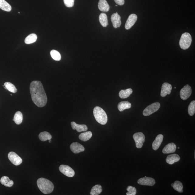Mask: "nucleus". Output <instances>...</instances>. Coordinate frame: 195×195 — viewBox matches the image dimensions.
Masks as SVG:
<instances>
[{"instance_id": "nucleus-6", "label": "nucleus", "mask_w": 195, "mask_h": 195, "mask_svg": "<svg viewBox=\"0 0 195 195\" xmlns=\"http://www.w3.org/2000/svg\"><path fill=\"white\" fill-rule=\"evenodd\" d=\"M133 138L135 141L137 148H142L145 139L143 133L142 132L135 133L133 135Z\"/></svg>"}, {"instance_id": "nucleus-18", "label": "nucleus", "mask_w": 195, "mask_h": 195, "mask_svg": "<svg viewBox=\"0 0 195 195\" xmlns=\"http://www.w3.org/2000/svg\"><path fill=\"white\" fill-rule=\"evenodd\" d=\"M180 160V157L178 155L173 154L168 156L166 158V161L167 163L172 165L175 162H179Z\"/></svg>"}, {"instance_id": "nucleus-20", "label": "nucleus", "mask_w": 195, "mask_h": 195, "mask_svg": "<svg viewBox=\"0 0 195 195\" xmlns=\"http://www.w3.org/2000/svg\"><path fill=\"white\" fill-rule=\"evenodd\" d=\"M131 104L128 101H123L120 102L118 104V108L120 112L123 111L125 109L131 108Z\"/></svg>"}, {"instance_id": "nucleus-24", "label": "nucleus", "mask_w": 195, "mask_h": 195, "mask_svg": "<svg viewBox=\"0 0 195 195\" xmlns=\"http://www.w3.org/2000/svg\"><path fill=\"white\" fill-rule=\"evenodd\" d=\"M132 93V90L131 88L125 90H122L120 91L119 96L121 98L125 99L129 97Z\"/></svg>"}, {"instance_id": "nucleus-22", "label": "nucleus", "mask_w": 195, "mask_h": 195, "mask_svg": "<svg viewBox=\"0 0 195 195\" xmlns=\"http://www.w3.org/2000/svg\"><path fill=\"white\" fill-rule=\"evenodd\" d=\"M0 9L7 12H10L12 9V7L5 0H0Z\"/></svg>"}, {"instance_id": "nucleus-16", "label": "nucleus", "mask_w": 195, "mask_h": 195, "mask_svg": "<svg viewBox=\"0 0 195 195\" xmlns=\"http://www.w3.org/2000/svg\"><path fill=\"white\" fill-rule=\"evenodd\" d=\"M163 135L161 134L157 136L155 140L152 143L153 149L154 150L158 149L162 144V141H163Z\"/></svg>"}, {"instance_id": "nucleus-36", "label": "nucleus", "mask_w": 195, "mask_h": 195, "mask_svg": "<svg viewBox=\"0 0 195 195\" xmlns=\"http://www.w3.org/2000/svg\"><path fill=\"white\" fill-rule=\"evenodd\" d=\"M114 1L117 5H123L125 3L124 0H114Z\"/></svg>"}, {"instance_id": "nucleus-12", "label": "nucleus", "mask_w": 195, "mask_h": 195, "mask_svg": "<svg viewBox=\"0 0 195 195\" xmlns=\"http://www.w3.org/2000/svg\"><path fill=\"white\" fill-rule=\"evenodd\" d=\"M111 20L115 28L119 27L121 25V17L118 12L114 13L111 17Z\"/></svg>"}, {"instance_id": "nucleus-34", "label": "nucleus", "mask_w": 195, "mask_h": 195, "mask_svg": "<svg viewBox=\"0 0 195 195\" xmlns=\"http://www.w3.org/2000/svg\"><path fill=\"white\" fill-rule=\"evenodd\" d=\"M127 190L128 192L126 193L127 195H135L136 194V189L134 187L129 186L127 187Z\"/></svg>"}, {"instance_id": "nucleus-2", "label": "nucleus", "mask_w": 195, "mask_h": 195, "mask_svg": "<svg viewBox=\"0 0 195 195\" xmlns=\"http://www.w3.org/2000/svg\"><path fill=\"white\" fill-rule=\"evenodd\" d=\"M37 185L40 191L45 194L51 193L54 188V185L51 181L44 178L38 180Z\"/></svg>"}, {"instance_id": "nucleus-9", "label": "nucleus", "mask_w": 195, "mask_h": 195, "mask_svg": "<svg viewBox=\"0 0 195 195\" xmlns=\"http://www.w3.org/2000/svg\"><path fill=\"white\" fill-rule=\"evenodd\" d=\"M8 158L10 162L15 166H19L22 163V160L19 156L14 152H9Z\"/></svg>"}, {"instance_id": "nucleus-29", "label": "nucleus", "mask_w": 195, "mask_h": 195, "mask_svg": "<svg viewBox=\"0 0 195 195\" xmlns=\"http://www.w3.org/2000/svg\"><path fill=\"white\" fill-rule=\"evenodd\" d=\"M22 120L23 116L22 113L20 111L17 112L15 115L13 121H14L17 125H20L22 123Z\"/></svg>"}, {"instance_id": "nucleus-35", "label": "nucleus", "mask_w": 195, "mask_h": 195, "mask_svg": "<svg viewBox=\"0 0 195 195\" xmlns=\"http://www.w3.org/2000/svg\"><path fill=\"white\" fill-rule=\"evenodd\" d=\"M64 5L67 7H72L74 5V0H63Z\"/></svg>"}, {"instance_id": "nucleus-13", "label": "nucleus", "mask_w": 195, "mask_h": 195, "mask_svg": "<svg viewBox=\"0 0 195 195\" xmlns=\"http://www.w3.org/2000/svg\"><path fill=\"white\" fill-rule=\"evenodd\" d=\"M172 86L169 84L164 83L162 85L160 95L162 97H165L167 95H169L171 93Z\"/></svg>"}, {"instance_id": "nucleus-30", "label": "nucleus", "mask_w": 195, "mask_h": 195, "mask_svg": "<svg viewBox=\"0 0 195 195\" xmlns=\"http://www.w3.org/2000/svg\"><path fill=\"white\" fill-rule=\"evenodd\" d=\"M5 88L9 91L13 93H16L17 91V89L15 86L9 82H5L4 84Z\"/></svg>"}, {"instance_id": "nucleus-23", "label": "nucleus", "mask_w": 195, "mask_h": 195, "mask_svg": "<svg viewBox=\"0 0 195 195\" xmlns=\"http://www.w3.org/2000/svg\"><path fill=\"white\" fill-rule=\"evenodd\" d=\"M99 21L102 26L106 27L108 25V16L106 13H101L99 16Z\"/></svg>"}, {"instance_id": "nucleus-28", "label": "nucleus", "mask_w": 195, "mask_h": 195, "mask_svg": "<svg viewBox=\"0 0 195 195\" xmlns=\"http://www.w3.org/2000/svg\"><path fill=\"white\" fill-rule=\"evenodd\" d=\"M39 138L42 141H45L52 138V136L49 132H42L39 135Z\"/></svg>"}, {"instance_id": "nucleus-3", "label": "nucleus", "mask_w": 195, "mask_h": 195, "mask_svg": "<svg viewBox=\"0 0 195 195\" xmlns=\"http://www.w3.org/2000/svg\"><path fill=\"white\" fill-rule=\"evenodd\" d=\"M93 114L95 120L102 125H105L108 122V118L105 111L100 107L97 106L94 109Z\"/></svg>"}, {"instance_id": "nucleus-5", "label": "nucleus", "mask_w": 195, "mask_h": 195, "mask_svg": "<svg viewBox=\"0 0 195 195\" xmlns=\"http://www.w3.org/2000/svg\"><path fill=\"white\" fill-rule=\"evenodd\" d=\"M160 107V103L156 102L147 107L143 111V114L145 116H149L156 112L159 109Z\"/></svg>"}, {"instance_id": "nucleus-33", "label": "nucleus", "mask_w": 195, "mask_h": 195, "mask_svg": "<svg viewBox=\"0 0 195 195\" xmlns=\"http://www.w3.org/2000/svg\"><path fill=\"white\" fill-rule=\"evenodd\" d=\"M188 114L190 116L194 115L195 113V101H193L189 104L188 108Z\"/></svg>"}, {"instance_id": "nucleus-7", "label": "nucleus", "mask_w": 195, "mask_h": 195, "mask_svg": "<svg viewBox=\"0 0 195 195\" xmlns=\"http://www.w3.org/2000/svg\"><path fill=\"white\" fill-rule=\"evenodd\" d=\"M59 170L61 173L68 177H73L75 175L74 170L68 165H60Z\"/></svg>"}, {"instance_id": "nucleus-32", "label": "nucleus", "mask_w": 195, "mask_h": 195, "mask_svg": "<svg viewBox=\"0 0 195 195\" xmlns=\"http://www.w3.org/2000/svg\"><path fill=\"white\" fill-rule=\"evenodd\" d=\"M50 54L51 57L54 60L58 61L61 60V55L58 51L55 50H51L50 52Z\"/></svg>"}, {"instance_id": "nucleus-8", "label": "nucleus", "mask_w": 195, "mask_h": 195, "mask_svg": "<svg viewBox=\"0 0 195 195\" xmlns=\"http://www.w3.org/2000/svg\"><path fill=\"white\" fill-rule=\"evenodd\" d=\"M192 90L190 85H185L180 91V96L181 99L183 100H186L192 94Z\"/></svg>"}, {"instance_id": "nucleus-19", "label": "nucleus", "mask_w": 195, "mask_h": 195, "mask_svg": "<svg viewBox=\"0 0 195 195\" xmlns=\"http://www.w3.org/2000/svg\"><path fill=\"white\" fill-rule=\"evenodd\" d=\"M71 125L72 129L74 130H76L78 132H85L87 131L88 129L87 126L85 125H79L76 124L74 121L72 122Z\"/></svg>"}, {"instance_id": "nucleus-25", "label": "nucleus", "mask_w": 195, "mask_h": 195, "mask_svg": "<svg viewBox=\"0 0 195 195\" xmlns=\"http://www.w3.org/2000/svg\"><path fill=\"white\" fill-rule=\"evenodd\" d=\"M92 136V133L91 131L86 132L82 133L79 135V138L80 140L85 142L89 140Z\"/></svg>"}, {"instance_id": "nucleus-37", "label": "nucleus", "mask_w": 195, "mask_h": 195, "mask_svg": "<svg viewBox=\"0 0 195 195\" xmlns=\"http://www.w3.org/2000/svg\"><path fill=\"white\" fill-rule=\"evenodd\" d=\"M173 183H172V184H171V186H172V187H173Z\"/></svg>"}, {"instance_id": "nucleus-14", "label": "nucleus", "mask_w": 195, "mask_h": 195, "mask_svg": "<svg viewBox=\"0 0 195 195\" xmlns=\"http://www.w3.org/2000/svg\"><path fill=\"white\" fill-rule=\"evenodd\" d=\"M70 147V150L74 154L79 153L85 150L84 146L78 142L73 143Z\"/></svg>"}, {"instance_id": "nucleus-1", "label": "nucleus", "mask_w": 195, "mask_h": 195, "mask_svg": "<svg viewBox=\"0 0 195 195\" xmlns=\"http://www.w3.org/2000/svg\"><path fill=\"white\" fill-rule=\"evenodd\" d=\"M30 91L32 101L39 108H43L46 104L47 98L43 84L39 81L31 82Z\"/></svg>"}, {"instance_id": "nucleus-11", "label": "nucleus", "mask_w": 195, "mask_h": 195, "mask_svg": "<svg viewBox=\"0 0 195 195\" xmlns=\"http://www.w3.org/2000/svg\"><path fill=\"white\" fill-rule=\"evenodd\" d=\"M137 19V16L136 14H132L129 15L125 24L126 29H130L136 22Z\"/></svg>"}, {"instance_id": "nucleus-21", "label": "nucleus", "mask_w": 195, "mask_h": 195, "mask_svg": "<svg viewBox=\"0 0 195 195\" xmlns=\"http://www.w3.org/2000/svg\"><path fill=\"white\" fill-rule=\"evenodd\" d=\"M0 181L2 184L8 187L12 186L14 184V183L12 180H10L8 177L5 176L2 177Z\"/></svg>"}, {"instance_id": "nucleus-38", "label": "nucleus", "mask_w": 195, "mask_h": 195, "mask_svg": "<svg viewBox=\"0 0 195 195\" xmlns=\"http://www.w3.org/2000/svg\"><path fill=\"white\" fill-rule=\"evenodd\" d=\"M51 142V139H50V140H49V142L50 143Z\"/></svg>"}, {"instance_id": "nucleus-17", "label": "nucleus", "mask_w": 195, "mask_h": 195, "mask_svg": "<svg viewBox=\"0 0 195 195\" xmlns=\"http://www.w3.org/2000/svg\"><path fill=\"white\" fill-rule=\"evenodd\" d=\"M98 8L101 11L104 12H108L109 11L110 7L106 0H99Z\"/></svg>"}, {"instance_id": "nucleus-26", "label": "nucleus", "mask_w": 195, "mask_h": 195, "mask_svg": "<svg viewBox=\"0 0 195 195\" xmlns=\"http://www.w3.org/2000/svg\"><path fill=\"white\" fill-rule=\"evenodd\" d=\"M37 36L36 34H31L28 36L25 40V43L27 44H30L35 43L37 41Z\"/></svg>"}, {"instance_id": "nucleus-40", "label": "nucleus", "mask_w": 195, "mask_h": 195, "mask_svg": "<svg viewBox=\"0 0 195 195\" xmlns=\"http://www.w3.org/2000/svg\"><path fill=\"white\" fill-rule=\"evenodd\" d=\"M178 149H180L179 147H178Z\"/></svg>"}, {"instance_id": "nucleus-27", "label": "nucleus", "mask_w": 195, "mask_h": 195, "mask_svg": "<svg viewBox=\"0 0 195 195\" xmlns=\"http://www.w3.org/2000/svg\"><path fill=\"white\" fill-rule=\"evenodd\" d=\"M102 186L99 185H96L92 188L90 194L91 195H98L102 192Z\"/></svg>"}, {"instance_id": "nucleus-10", "label": "nucleus", "mask_w": 195, "mask_h": 195, "mask_svg": "<svg viewBox=\"0 0 195 195\" xmlns=\"http://www.w3.org/2000/svg\"><path fill=\"white\" fill-rule=\"evenodd\" d=\"M137 182L139 185L152 186L155 184L156 181L152 178L146 177L139 179Z\"/></svg>"}, {"instance_id": "nucleus-4", "label": "nucleus", "mask_w": 195, "mask_h": 195, "mask_svg": "<svg viewBox=\"0 0 195 195\" xmlns=\"http://www.w3.org/2000/svg\"><path fill=\"white\" fill-rule=\"evenodd\" d=\"M192 42V38L190 34L188 32H185L181 35L179 45L181 49L186 50L190 47Z\"/></svg>"}, {"instance_id": "nucleus-15", "label": "nucleus", "mask_w": 195, "mask_h": 195, "mask_svg": "<svg viewBox=\"0 0 195 195\" xmlns=\"http://www.w3.org/2000/svg\"><path fill=\"white\" fill-rule=\"evenodd\" d=\"M176 146L174 143H171L166 145L163 149L162 152L164 154H170L175 152Z\"/></svg>"}, {"instance_id": "nucleus-31", "label": "nucleus", "mask_w": 195, "mask_h": 195, "mask_svg": "<svg viewBox=\"0 0 195 195\" xmlns=\"http://www.w3.org/2000/svg\"><path fill=\"white\" fill-rule=\"evenodd\" d=\"M173 188L179 193L183 192V186L182 183L178 181H175L173 183Z\"/></svg>"}, {"instance_id": "nucleus-39", "label": "nucleus", "mask_w": 195, "mask_h": 195, "mask_svg": "<svg viewBox=\"0 0 195 195\" xmlns=\"http://www.w3.org/2000/svg\"><path fill=\"white\" fill-rule=\"evenodd\" d=\"M116 7L118 6V5H116Z\"/></svg>"}]
</instances>
